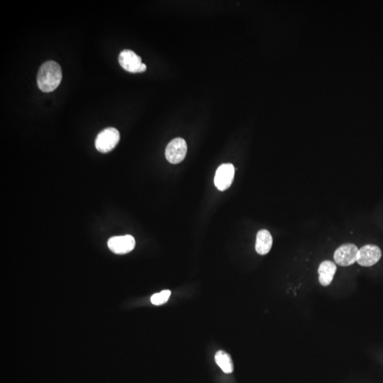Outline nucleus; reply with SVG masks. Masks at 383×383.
Listing matches in <instances>:
<instances>
[{
    "label": "nucleus",
    "mask_w": 383,
    "mask_h": 383,
    "mask_svg": "<svg viewBox=\"0 0 383 383\" xmlns=\"http://www.w3.org/2000/svg\"><path fill=\"white\" fill-rule=\"evenodd\" d=\"M273 246V238L268 230L262 229L257 233L255 251L260 255H266Z\"/></svg>",
    "instance_id": "9d476101"
},
{
    "label": "nucleus",
    "mask_w": 383,
    "mask_h": 383,
    "mask_svg": "<svg viewBox=\"0 0 383 383\" xmlns=\"http://www.w3.org/2000/svg\"><path fill=\"white\" fill-rule=\"evenodd\" d=\"M382 256V252L378 246L366 245L358 250L357 262L359 265L364 267H370L376 264Z\"/></svg>",
    "instance_id": "0eeeda50"
},
{
    "label": "nucleus",
    "mask_w": 383,
    "mask_h": 383,
    "mask_svg": "<svg viewBox=\"0 0 383 383\" xmlns=\"http://www.w3.org/2000/svg\"><path fill=\"white\" fill-rule=\"evenodd\" d=\"M187 151V146L185 140L182 138H175L166 147V159L172 164L181 163L185 159Z\"/></svg>",
    "instance_id": "20e7f679"
},
{
    "label": "nucleus",
    "mask_w": 383,
    "mask_h": 383,
    "mask_svg": "<svg viewBox=\"0 0 383 383\" xmlns=\"http://www.w3.org/2000/svg\"><path fill=\"white\" fill-rule=\"evenodd\" d=\"M337 267L334 262L330 260H324L319 266L318 273L319 280L323 286H328L331 283Z\"/></svg>",
    "instance_id": "1a4fd4ad"
},
{
    "label": "nucleus",
    "mask_w": 383,
    "mask_h": 383,
    "mask_svg": "<svg viewBox=\"0 0 383 383\" xmlns=\"http://www.w3.org/2000/svg\"><path fill=\"white\" fill-rule=\"evenodd\" d=\"M235 167L232 164H222L217 170L214 185L220 191H224L231 185L234 178Z\"/></svg>",
    "instance_id": "423d86ee"
},
{
    "label": "nucleus",
    "mask_w": 383,
    "mask_h": 383,
    "mask_svg": "<svg viewBox=\"0 0 383 383\" xmlns=\"http://www.w3.org/2000/svg\"><path fill=\"white\" fill-rule=\"evenodd\" d=\"M109 249L116 254H126L134 249L136 242L131 235L114 236L109 238L107 243Z\"/></svg>",
    "instance_id": "6e6552de"
},
{
    "label": "nucleus",
    "mask_w": 383,
    "mask_h": 383,
    "mask_svg": "<svg viewBox=\"0 0 383 383\" xmlns=\"http://www.w3.org/2000/svg\"><path fill=\"white\" fill-rule=\"evenodd\" d=\"M120 139V134L117 129L113 127L104 129L97 136L95 147L100 152H110L117 145Z\"/></svg>",
    "instance_id": "f03ea898"
},
{
    "label": "nucleus",
    "mask_w": 383,
    "mask_h": 383,
    "mask_svg": "<svg viewBox=\"0 0 383 383\" xmlns=\"http://www.w3.org/2000/svg\"><path fill=\"white\" fill-rule=\"evenodd\" d=\"M215 361L224 373L230 374L233 371L232 359L225 351L217 352L215 355Z\"/></svg>",
    "instance_id": "9b49d317"
},
{
    "label": "nucleus",
    "mask_w": 383,
    "mask_h": 383,
    "mask_svg": "<svg viewBox=\"0 0 383 383\" xmlns=\"http://www.w3.org/2000/svg\"><path fill=\"white\" fill-rule=\"evenodd\" d=\"M118 63L125 70L132 74L143 73L147 70V65L142 63L141 58L131 50H124L120 53Z\"/></svg>",
    "instance_id": "7ed1b4c3"
},
{
    "label": "nucleus",
    "mask_w": 383,
    "mask_h": 383,
    "mask_svg": "<svg viewBox=\"0 0 383 383\" xmlns=\"http://www.w3.org/2000/svg\"><path fill=\"white\" fill-rule=\"evenodd\" d=\"M171 292L170 291H163L159 293L154 294L151 297V301L154 305H161L166 303L171 297Z\"/></svg>",
    "instance_id": "f8f14e48"
},
{
    "label": "nucleus",
    "mask_w": 383,
    "mask_h": 383,
    "mask_svg": "<svg viewBox=\"0 0 383 383\" xmlns=\"http://www.w3.org/2000/svg\"><path fill=\"white\" fill-rule=\"evenodd\" d=\"M62 80V70L56 62H45L40 67L37 75L38 86L43 92H51L59 86Z\"/></svg>",
    "instance_id": "f257e3e1"
},
{
    "label": "nucleus",
    "mask_w": 383,
    "mask_h": 383,
    "mask_svg": "<svg viewBox=\"0 0 383 383\" xmlns=\"http://www.w3.org/2000/svg\"><path fill=\"white\" fill-rule=\"evenodd\" d=\"M358 249L353 244H345L337 249L333 255L335 262L341 266H349L357 261Z\"/></svg>",
    "instance_id": "39448f33"
}]
</instances>
